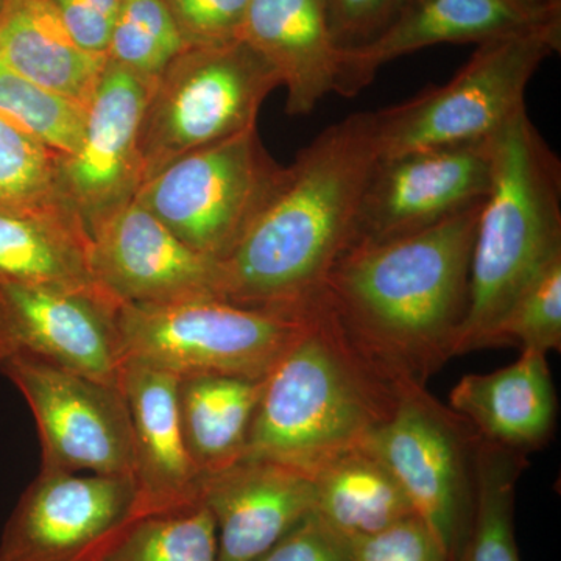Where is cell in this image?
I'll return each mask as SVG.
<instances>
[{
	"label": "cell",
	"instance_id": "f546056e",
	"mask_svg": "<svg viewBox=\"0 0 561 561\" xmlns=\"http://www.w3.org/2000/svg\"><path fill=\"white\" fill-rule=\"evenodd\" d=\"M561 348V253H557L519 291L502 323L497 346Z\"/></svg>",
	"mask_w": 561,
	"mask_h": 561
},
{
	"label": "cell",
	"instance_id": "ac0fdd59",
	"mask_svg": "<svg viewBox=\"0 0 561 561\" xmlns=\"http://www.w3.org/2000/svg\"><path fill=\"white\" fill-rule=\"evenodd\" d=\"M202 502L217 527V561H260L316 507L312 478L262 460L205 476Z\"/></svg>",
	"mask_w": 561,
	"mask_h": 561
},
{
	"label": "cell",
	"instance_id": "277c9868",
	"mask_svg": "<svg viewBox=\"0 0 561 561\" xmlns=\"http://www.w3.org/2000/svg\"><path fill=\"white\" fill-rule=\"evenodd\" d=\"M490 191L476 228L470 311L456 356L497 346L513 301L561 253V162L524 108L493 136Z\"/></svg>",
	"mask_w": 561,
	"mask_h": 561
},
{
	"label": "cell",
	"instance_id": "3957f363",
	"mask_svg": "<svg viewBox=\"0 0 561 561\" xmlns=\"http://www.w3.org/2000/svg\"><path fill=\"white\" fill-rule=\"evenodd\" d=\"M297 341L265 378L241 460L312 476L389 419L402 382L373 364L321 297L300 311Z\"/></svg>",
	"mask_w": 561,
	"mask_h": 561
},
{
	"label": "cell",
	"instance_id": "9a60e30c",
	"mask_svg": "<svg viewBox=\"0 0 561 561\" xmlns=\"http://www.w3.org/2000/svg\"><path fill=\"white\" fill-rule=\"evenodd\" d=\"M91 264L121 305H171L217 297V262L192 250L133 201L91 234Z\"/></svg>",
	"mask_w": 561,
	"mask_h": 561
},
{
	"label": "cell",
	"instance_id": "2e32d148",
	"mask_svg": "<svg viewBox=\"0 0 561 561\" xmlns=\"http://www.w3.org/2000/svg\"><path fill=\"white\" fill-rule=\"evenodd\" d=\"M561 28V10L524 0H412L381 38L341 51L335 90L354 98L387 62L446 43H489Z\"/></svg>",
	"mask_w": 561,
	"mask_h": 561
},
{
	"label": "cell",
	"instance_id": "cb8c5ba5",
	"mask_svg": "<svg viewBox=\"0 0 561 561\" xmlns=\"http://www.w3.org/2000/svg\"><path fill=\"white\" fill-rule=\"evenodd\" d=\"M264 382L213 375L180 379L181 427L203 478L242 459Z\"/></svg>",
	"mask_w": 561,
	"mask_h": 561
},
{
	"label": "cell",
	"instance_id": "e0dca14e",
	"mask_svg": "<svg viewBox=\"0 0 561 561\" xmlns=\"http://www.w3.org/2000/svg\"><path fill=\"white\" fill-rule=\"evenodd\" d=\"M119 383L131 419L136 519L201 504L205 478L192 460L181 427L180 379L124 359Z\"/></svg>",
	"mask_w": 561,
	"mask_h": 561
},
{
	"label": "cell",
	"instance_id": "7a4b0ae2",
	"mask_svg": "<svg viewBox=\"0 0 561 561\" xmlns=\"http://www.w3.org/2000/svg\"><path fill=\"white\" fill-rule=\"evenodd\" d=\"M379 160L375 114H351L297 154L239 242L217 262V297L298 316L350 249L365 183Z\"/></svg>",
	"mask_w": 561,
	"mask_h": 561
},
{
	"label": "cell",
	"instance_id": "5bb4252c",
	"mask_svg": "<svg viewBox=\"0 0 561 561\" xmlns=\"http://www.w3.org/2000/svg\"><path fill=\"white\" fill-rule=\"evenodd\" d=\"M153 81L106 58L79 147L58 154L60 201L91 234L142 186L139 128Z\"/></svg>",
	"mask_w": 561,
	"mask_h": 561
},
{
	"label": "cell",
	"instance_id": "ffe728a7",
	"mask_svg": "<svg viewBox=\"0 0 561 561\" xmlns=\"http://www.w3.org/2000/svg\"><path fill=\"white\" fill-rule=\"evenodd\" d=\"M449 408L474 427L482 440L529 454L551 440L557 393L548 354L522 350L507 367L465 375L449 393Z\"/></svg>",
	"mask_w": 561,
	"mask_h": 561
},
{
	"label": "cell",
	"instance_id": "4316f807",
	"mask_svg": "<svg viewBox=\"0 0 561 561\" xmlns=\"http://www.w3.org/2000/svg\"><path fill=\"white\" fill-rule=\"evenodd\" d=\"M0 116L58 154L79 147L87 108L38 87L0 62Z\"/></svg>",
	"mask_w": 561,
	"mask_h": 561
},
{
	"label": "cell",
	"instance_id": "d6986e66",
	"mask_svg": "<svg viewBox=\"0 0 561 561\" xmlns=\"http://www.w3.org/2000/svg\"><path fill=\"white\" fill-rule=\"evenodd\" d=\"M241 39L278 73L290 116L311 113L334 92L341 51L328 27L327 0H251Z\"/></svg>",
	"mask_w": 561,
	"mask_h": 561
},
{
	"label": "cell",
	"instance_id": "836d02e7",
	"mask_svg": "<svg viewBox=\"0 0 561 561\" xmlns=\"http://www.w3.org/2000/svg\"><path fill=\"white\" fill-rule=\"evenodd\" d=\"M260 561H354V557L351 541L312 512Z\"/></svg>",
	"mask_w": 561,
	"mask_h": 561
},
{
	"label": "cell",
	"instance_id": "d4e9b609",
	"mask_svg": "<svg viewBox=\"0 0 561 561\" xmlns=\"http://www.w3.org/2000/svg\"><path fill=\"white\" fill-rule=\"evenodd\" d=\"M527 454L482 440L476 460V508L460 561H522L515 538V496Z\"/></svg>",
	"mask_w": 561,
	"mask_h": 561
},
{
	"label": "cell",
	"instance_id": "7c38bea8",
	"mask_svg": "<svg viewBox=\"0 0 561 561\" xmlns=\"http://www.w3.org/2000/svg\"><path fill=\"white\" fill-rule=\"evenodd\" d=\"M491 139L379 158L362 192L350 247L426 230L482 202L493 169Z\"/></svg>",
	"mask_w": 561,
	"mask_h": 561
},
{
	"label": "cell",
	"instance_id": "ba28073f",
	"mask_svg": "<svg viewBox=\"0 0 561 561\" xmlns=\"http://www.w3.org/2000/svg\"><path fill=\"white\" fill-rule=\"evenodd\" d=\"M365 443L393 472L449 559L460 561L474 519L481 443L474 427L426 386L402 382L389 419Z\"/></svg>",
	"mask_w": 561,
	"mask_h": 561
},
{
	"label": "cell",
	"instance_id": "4fadbf2b",
	"mask_svg": "<svg viewBox=\"0 0 561 561\" xmlns=\"http://www.w3.org/2000/svg\"><path fill=\"white\" fill-rule=\"evenodd\" d=\"M119 308L102 287L57 289L0 279V364L33 357L121 387Z\"/></svg>",
	"mask_w": 561,
	"mask_h": 561
},
{
	"label": "cell",
	"instance_id": "74e56055",
	"mask_svg": "<svg viewBox=\"0 0 561 561\" xmlns=\"http://www.w3.org/2000/svg\"><path fill=\"white\" fill-rule=\"evenodd\" d=\"M3 3H5V0H0V10H2Z\"/></svg>",
	"mask_w": 561,
	"mask_h": 561
},
{
	"label": "cell",
	"instance_id": "f1b7e54d",
	"mask_svg": "<svg viewBox=\"0 0 561 561\" xmlns=\"http://www.w3.org/2000/svg\"><path fill=\"white\" fill-rule=\"evenodd\" d=\"M57 151L0 116V208L65 205L57 192Z\"/></svg>",
	"mask_w": 561,
	"mask_h": 561
},
{
	"label": "cell",
	"instance_id": "8fae6325",
	"mask_svg": "<svg viewBox=\"0 0 561 561\" xmlns=\"http://www.w3.org/2000/svg\"><path fill=\"white\" fill-rule=\"evenodd\" d=\"M127 476L39 471L0 538V561H101L136 522Z\"/></svg>",
	"mask_w": 561,
	"mask_h": 561
},
{
	"label": "cell",
	"instance_id": "5b68a950",
	"mask_svg": "<svg viewBox=\"0 0 561 561\" xmlns=\"http://www.w3.org/2000/svg\"><path fill=\"white\" fill-rule=\"evenodd\" d=\"M278 87L276 70L245 41L186 47L151 84L139 128L142 184L180 158L256 127Z\"/></svg>",
	"mask_w": 561,
	"mask_h": 561
},
{
	"label": "cell",
	"instance_id": "83f0119b",
	"mask_svg": "<svg viewBox=\"0 0 561 561\" xmlns=\"http://www.w3.org/2000/svg\"><path fill=\"white\" fill-rule=\"evenodd\" d=\"M186 47L164 0H122L106 58L154 81Z\"/></svg>",
	"mask_w": 561,
	"mask_h": 561
},
{
	"label": "cell",
	"instance_id": "603a6c76",
	"mask_svg": "<svg viewBox=\"0 0 561 561\" xmlns=\"http://www.w3.org/2000/svg\"><path fill=\"white\" fill-rule=\"evenodd\" d=\"M311 478L313 513L351 542L415 515L400 482L367 443L328 461Z\"/></svg>",
	"mask_w": 561,
	"mask_h": 561
},
{
	"label": "cell",
	"instance_id": "4dcf8cb0",
	"mask_svg": "<svg viewBox=\"0 0 561 561\" xmlns=\"http://www.w3.org/2000/svg\"><path fill=\"white\" fill-rule=\"evenodd\" d=\"M187 47L241 39L251 0H164Z\"/></svg>",
	"mask_w": 561,
	"mask_h": 561
},
{
	"label": "cell",
	"instance_id": "52a82bcc",
	"mask_svg": "<svg viewBox=\"0 0 561 561\" xmlns=\"http://www.w3.org/2000/svg\"><path fill=\"white\" fill-rule=\"evenodd\" d=\"M560 47L561 28L479 44L470 61L442 87L373 113L379 158L493 138L526 108L531 77Z\"/></svg>",
	"mask_w": 561,
	"mask_h": 561
},
{
	"label": "cell",
	"instance_id": "8d00e7d4",
	"mask_svg": "<svg viewBox=\"0 0 561 561\" xmlns=\"http://www.w3.org/2000/svg\"><path fill=\"white\" fill-rule=\"evenodd\" d=\"M524 2L537 3V5H541V3L535 2V0H524ZM541 7H545V5H541ZM548 9H549V7H548Z\"/></svg>",
	"mask_w": 561,
	"mask_h": 561
},
{
	"label": "cell",
	"instance_id": "6da1fadb",
	"mask_svg": "<svg viewBox=\"0 0 561 561\" xmlns=\"http://www.w3.org/2000/svg\"><path fill=\"white\" fill-rule=\"evenodd\" d=\"M483 201L426 230L356 243L328 276L321 300L393 381L426 386L456 356Z\"/></svg>",
	"mask_w": 561,
	"mask_h": 561
},
{
	"label": "cell",
	"instance_id": "e575fe53",
	"mask_svg": "<svg viewBox=\"0 0 561 561\" xmlns=\"http://www.w3.org/2000/svg\"><path fill=\"white\" fill-rule=\"evenodd\" d=\"M122 0H50L81 49L106 57Z\"/></svg>",
	"mask_w": 561,
	"mask_h": 561
},
{
	"label": "cell",
	"instance_id": "d590c367",
	"mask_svg": "<svg viewBox=\"0 0 561 561\" xmlns=\"http://www.w3.org/2000/svg\"><path fill=\"white\" fill-rule=\"evenodd\" d=\"M535 2L541 3V5L549 7V9L561 10V0H535Z\"/></svg>",
	"mask_w": 561,
	"mask_h": 561
},
{
	"label": "cell",
	"instance_id": "44dd1931",
	"mask_svg": "<svg viewBox=\"0 0 561 561\" xmlns=\"http://www.w3.org/2000/svg\"><path fill=\"white\" fill-rule=\"evenodd\" d=\"M0 62L88 108L106 57L81 49L50 0H5L0 10Z\"/></svg>",
	"mask_w": 561,
	"mask_h": 561
},
{
	"label": "cell",
	"instance_id": "d6a6232c",
	"mask_svg": "<svg viewBox=\"0 0 561 561\" xmlns=\"http://www.w3.org/2000/svg\"><path fill=\"white\" fill-rule=\"evenodd\" d=\"M354 561H451L419 516L351 542Z\"/></svg>",
	"mask_w": 561,
	"mask_h": 561
},
{
	"label": "cell",
	"instance_id": "8992f818",
	"mask_svg": "<svg viewBox=\"0 0 561 561\" xmlns=\"http://www.w3.org/2000/svg\"><path fill=\"white\" fill-rule=\"evenodd\" d=\"M121 346L133 359L190 376L267 378L297 341L298 316L242 308L220 298L171 305H121Z\"/></svg>",
	"mask_w": 561,
	"mask_h": 561
},
{
	"label": "cell",
	"instance_id": "7402d4cb",
	"mask_svg": "<svg viewBox=\"0 0 561 561\" xmlns=\"http://www.w3.org/2000/svg\"><path fill=\"white\" fill-rule=\"evenodd\" d=\"M0 279L57 289L101 287L90 234L66 205L0 208Z\"/></svg>",
	"mask_w": 561,
	"mask_h": 561
},
{
	"label": "cell",
	"instance_id": "9c48e42d",
	"mask_svg": "<svg viewBox=\"0 0 561 561\" xmlns=\"http://www.w3.org/2000/svg\"><path fill=\"white\" fill-rule=\"evenodd\" d=\"M283 173L254 127L172 162L139 187L135 201L181 242L219 262L264 208Z\"/></svg>",
	"mask_w": 561,
	"mask_h": 561
},
{
	"label": "cell",
	"instance_id": "1f68e13d",
	"mask_svg": "<svg viewBox=\"0 0 561 561\" xmlns=\"http://www.w3.org/2000/svg\"><path fill=\"white\" fill-rule=\"evenodd\" d=\"M412 0H327L328 27L339 51L360 49L381 38Z\"/></svg>",
	"mask_w": 561,
	"mask_h": 561
},
{
	"label": "cell",
	"instance_id": "484cf974",
	"mask_svg": "<svg viewBox=\"0 0 561 561\" xmlns=\"http://www.w3.org/2000/svg\"><path fill=\"white\" fill-rule=\"evenodd\" d=\"M101 561H217V527L203 502L136 519Z\"/></svg>",
	"mask_w": 561,
	"mask_h": 561
},
{
	"label": "cell",
	"instance_id": "30bf717a",
	"mask_svg": "<svg viewBox=\"0 0 561 561\" xmlns=\"http://www.w3.org/2000/svg\"><path fill=\"white\" fill-rule=\"evenodd\" d=\"M32 409L41 470L133 478L130 412L121 387L33 357L0 364Z\"/></svg>",
	"mask_w": 561,
	"mask_h": 561
}]
</instances>
